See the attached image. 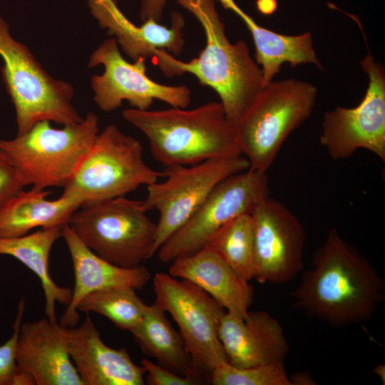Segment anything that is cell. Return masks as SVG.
Segmentation results:
<instances>
[{
	"instance_id": "6da1fadb",
	"label": "cell",
	"mask_w": 385,
	"mask_h": 385,
	"mask_svg": "<svg viewBox=\"0 0 385 385\" xmlns=\"http://www.w3.org/2000/svg\"><path fill=\"white\" fill-rule=\"evenodd\" d=\"M307 317L335 328L370 320L385 299V282L370 261L330 229L312 267L292 292Z\"/></svg>"
},
{
	"instance_id": "7a4b0ae2",
	"label": "cell",
	"mask_w": 385,
	"mask_h": 385,
	"mask_svg": "<svg viewBox=\"0 0 385 385\" xmlns=\"http://www.w3.org/2000/svg\"><path fill=\"white\" fill-rule=\"evenodd\" d=\"M200 23L205 46L197 58L176 59L160 50L151 59L168 77L185 73L195 76L202 86L218 95L227 118L236 124L266 86L262 71L244 41L232 43L215 6V0H176Z\"/></svg>"
},
{
	"instance_id": "3957f363",
	"label": "cell",
	"mask_w": 385,
	"mask_h": 385,
	"mask_svg": "<svg viewBox=\"0 0 385 385\" xmlns=\"http://www.w3.org/2000/svg\"><path fill=\"white\" fill-rule=\"evenodd\" d=\"M123 118L147 138L152 156L165 168L242 155L235 124L220 102L192 109H125Z\"/></svg>"
},
{
	"instance_id": "277c9868",
	"label": "cell",
	"mask_w": 385,
	"mask_h": 385,
	"mask_svg": "<svg viewBox=\"0 0 385 385\" xmlns=\"http://www.w3.org/2000/svg\"><path fill=\"white\" fill-rule=\"evenodd\" d=\"M99 133L98 118L88 112L80 123L54 128L35 123L13 139H0V149L37 190L64 188L71 181Z\"/></svg>"
},
{
	"instance_id": "5b68a950",
	"label": "cell",
	"mask_w": 385,
	"mask_h": 385,
	"mask_svg": "<svg viewBox=\"0 0 385 385\" xmlns=\"http://www.w3.org/2000/svg\"><path fill=\"white\" fill-rule=\"evenodd\" d=\"M0 57L2 78L16 111L17 134L42 120L62 125L83 120L72 104V86L49 75L29 48L13 38L1 16Z\"/></svg>"
},
{
	"instance_id": "8992f818",
	"label": "cell",
	"mask_w": 385,
	"mask_h": 385,
	"mask_svg": "<svg viewBox=\"0 0 385 385\" xmlns=\"http://www.w3.org/2000/svg\"><path fill=\"white\" fill-rule=\"evenodd\" d=\"M317 89L294 78L268 82L235 125L250 168L267 172L290 133L311 115Z\"/></svg>"
},
{
	"instance_id": "52a82bcc",
	"label": "cell",
	"mask_w": 385,
	"mask_h": 385,
	"mask_svg": "<svg viewBox=\"0 0 385 385\" xmlns=\"http://www.w3.org/2000/svg\"><path fill=\"white\" fill-rule=\"evenodd\" d=\"M143 200L115 197L81 206L69 225L96 255L115 265L132 268L155 254L156 223Z\"/></svg>"
},
{
	"instance_id": "ba28073f",
	"label": "cell",
	"mask_w": 385,
	"mask_h": 385,
	"mask_svg": "<svg viewBox=\"0 0 385 385\" xmlns=\"http://www.w3.org/2000/svg\"><path fill=\"white\" fill-rule=\"evenodd\" d=\"M144 160L140 143L115 124L99 132L62 194L80 204L123 197L163 178Z\"/></svg>"
},
{
	"instance_id": "9c48e42d",
	"label": "cell",
	"mask_w": 385,
	"mask_h": 385,
	"mask_svg": "<svg viewBox=\"0 0 385 385\" xmlns=\"http://www.w3.org/2000/svg\"><path fill=\"white\" fill-rule=\"evenodd\" d=\"M153 283L155 303L177 323L195 374L209 382L213 370L227 361L218 333L226 310L188 280L157 272Z\"/></svg>"
},
{
	"instance_id": "30bf717a",
	"label": "cell",
	"mask_w": 385,
	"mask_h": 385,
	"mask_svg": "<svg viewBox=\"0 0 385 385\" xmlns=\"http://www.w3.org/2000/svg\"><path fill=\"white\" fill-rule=\"evenodd\" d=\"M248 168L250 163L242 155L165 168L164 180L147 185L143 200L148 211L155 210L159 213L155 253L195 215L222 180Z\"/></svg>"
},
{
	"instance_id": "8fae6325",
	"label": "cell",
	"mask_w": 385,
	"mask_h": 385,
	"mask_svg": "<svg viewBox=\"0 0 385 385\" xmlns=\"http://www.w3.org/2000/svg\"><path fill=\"white\" fill-rule=\"evenodd\" d=\"M267 172L248 168L222 180L195 215L158 250L168 263L207 245L212 236L235 218L250 214L269 197Z\"/></svg>"
},
{
	"instance_id": "7c38bea8",
	"label": "cell",
	"mask_w": 385,
	"mask_h": 385,
	"mask_svg": "<svg viewBox=\"0 0 385 385\" xmlns=\"http://www.w3.org/2000/svg\"><path fill=\"white\" fill-rule=\"evenodd\" d=\"M369 84L361 103L354 108L337 106L324 113L321 145L332 159L366 149L385 161V70L369 52L360 61Z\"/></svg>"
},
{
	"instance_id": "4fadbf2b",
	"label": "cell",
	"mask_w": 385,
	"mask_h": 385,
	"mask_svg": "<svg viewBox=\"0 0 385 385\" xmlns=\"http://www.w3.org/2000/svg\"><path fill=\"white\" fill-rule=\"evenodd\" d=\"M145 61H127L114 37L106 39L94 50L89 58L88 67L102 65L104 68L101 74L93 76L91 80L93 101L101 110L114 111L123 101L138 110L149 109L155 100L174 108H185L189 106V88L154 81L146 74Z\"/></svg>"
},
{
	"instance_id": "5bb4252c",
	"label": "cell",
	"mask_w": 385,
	"mask_h": 385,
	"mask_svg": "<svg viewBox=\"0 0 385 385\" xmlns=\"http://www.w3.org/2000/svg\"><path fill=\"white\" fill-rule=\"evenodd\" d=\"M253 229V279L286 283L303 268L306 240L302 224L284 204L270 196L250 213Z\"/></svg>"
},
{
	"instance_id": "9a60e30c",
	"label": "cell",
	"mask_w": 385,
	"mask_h": 385,
	"mask_svg": "<svg viewBox=\"0 0 385 385\" xmlns=\"http://www.w3.org/2000/svg\"><path fill=\"white\" fill-rule=\"evenodd\" d=\"M16 361L37 385H84L68 351L66 327L48 318L21 323Z\"/></svg>"
},
{
	"instance_id": "2e32d148",
	"label": "cell",
	"mask_w": 385,
	"mask_h": 385,
	"mask_svg": "<svg viewBox=\"0 0 385 385\" xmlns=\"http://www.w3.org/2000/svg\"><path fill=\"white\" fill-rule=\"evenodd\" d=\"M218 333L227 362L236 367L284 362L289 353L282 325L265 311H249L245 319L226 312Z\"/></svg>"
},
{
	"instance_id": "e0dca14e",
	"label": "cell",
	"mask_w": 385,
	"mask_h": 385,
	"mask_svg": "<svg viewBox=\"0 0 385 385\" xmlns=\"http://www.w3.org/2000/svg\"><path fill=\"white\" fill-rule=\"evenodd\" d=\"M67 348L84 385H143L145 369L133 363L125 348L107 346L89 317L66 327Z\"/></svg>"
},
{
	"instance_id": "ac0fdd59",
	"label": "cell",
	"mask_w": 385,
	"mask_h": 385,
	"mask_svg": "<svg viewBox=\"0 0 385 385\" xmlns=\"http://www.w3.org/2000/svg\"><path fill=\"white\" fill-rule=\"evenodd\" d=\"M88 5L100 27L106 29L125 54L134 61L152 59L160 50L178 56L183 49L185 21L180 13L172 14L170 26L153 20L136 25L125 16L114 0H88Z\"/></svg>"
},
{
	"instance_id": "d6986e66",
	"label": "cell",
	"mask_w": 385,
	"mask_h": 385,
	"mask_svg": "<svg viewBox=\"0 0 385 385\" xmlns=\"http://www.w3.org/2000/svg\"><path fill=\"white\" fill-rule=\"evenodd\" d=\"M62 237L72 260L75 277L71 301L59 322L63 327L76 326L80 318L78 305L87 294L113 287L140 289L151 278L142 265L125 268L103 259L80 240L68 223L62 227Z\"/></svg>"
},
{
	"instance_id": "ffe728a7",
	"label": "cell",
	"mask_w": 385,
	"mask_h": 385,
	"mask_svg": "<svg viewBox=\"0 0 385 385\" xmlns=\"http://www.w3.org/2000/svg\"><path fill=\"white\" fill-rule=\"evenodd\" d=\"M168 274L195 284L218 302L226 312L247 316L254 289L238 275L209 245L175 259Z\"/></svg>"
},
{
	"instance_id": "44dd1931",
	"label": "cell",
	"mask_w": 385,
	"mask_h": 385,
	"mask_svg": "<svg viewBox=\"0 0 385 385\" xmlns=\"http://www.w3.org/2000/svg\"><path fill=\"white\" fill-rule=\"evenodd\" d=\"M215 1L233 11L245 24L254 41L255 60L267 82L273 80L284 63L293 67L311 63L324 70L314 50L310 31L291 36L279 34L259 25L235 0Z\"/></svg>"
},
{
	"instance_id": "7402d4cb",
	"label": "cell",
	"mask_w": 385,
	"mask_h": 385,
	"mask_svg": "<svg viewBox=\"0 0 385 385\" xmlns=\"http://www.w3.org/2000/svg\"><path fill=\"white\" fill-rule=\"evenodd\" d=\"M50 192L31 188L22 190L0 211V237H15L34 228L63 226L80 207L77 200L62 194L55 200Z\"/></svg>"
},
{
	"instance_id": "603a6c76",
	"label": "cell",
	"mask_w": 385,
	"mask_h": 385,
	"mask_svg": "<svg viewBox=\"0 0 385 385\" xmlns=\"http://www.w3.org/2000/svg\"><path fill=\"white\" fill-rule=\"evenodd\" d=\"M62 227L40 230L15 237H0V255L13 257L39 279L45 297V313L56 322V304L68 305L72 290L56 284L50 275L49 257L55 242L62 237Z\"/></svg>"
},
{
	"instance_id": "cb8c5ba5",
	"label": "cell",
	"mask_w": 385,
	"mask_h": 385,
	"mask_svg": "<svg viewBox=\"0 0 385 385\" xmlns=\"http://www.w3.org/2000/svg\"><path fill=\"white\" fill-rule=\"evenodd\" d=\"M165 313L155 302L148 305L143 319L130 333L142 351L155 358L158 365L179 375L198 377L180 332L173 327Z\"/></svg>"
},
{
	"instance_id": "d4e9b609",
	"label": "cell",
	"mask_w": 385,
	"mask_h": 385,
	"mask_svg": "<svg viewBox=\"0 0 385 385\" xmlns=\"http://www.w3.org/2000/svg\"><path fill=\"white\" fill-rule=\"evenodd\" d=\"M238 275L253 279L254 242L250 214L240 215L217 231L207 243Z\"/></svg>"
},
{
	"instance_id": "484cf974",
	"label": "cell",
	"mask_w": 385,
	"mask_h": 385,
	"mask_svg": "<svg viewBox=\"0 0 385 385\" xmlns=\"http://www.w3.org/2000/svg\"><path fill=\"white\" fill-rule=\"evenodd\" d=\"M147 307L135 293V289L113 287L87 294L80 302L77 309L101 314L119 329L131 332L143 319Z\"/></svg>"
},
{
	"instance_id": "4316f807",
	"label": "cell",
	"mask_w": 385,
	"mask_h": 385,
	"mask_svg": "<svg viewBox=\"0 0 385 385\" xmlns=\"http://www.w3.org/2000/svg\"><path fill=\"white\" fill-rule=\"evenodd\" d=\"M209 382L213 385H291L284 362L239 368L224 361L213 370Z\"/></svg>"
},
{
	"instance_id": "83f0119b",
	"label": "cell",
	"mask_w": 385,
	"mask_h": 385,
	"mask_svg": "<svg viewBox=\"0 0 385 385\" xmlns=\"http://www.w3.org/2000/svg\"><path fill=\"white\" fill-rule=\"evenodd\" d=\"M26 302L22 297L17 307L13 332L9 339L0 345V385H14L19 371L16 361V349Z\"/></svg>"
},
{
	"instance_id": "f1b7e54d",
	"label": "cell",
	"mask_w": 385,
	"mask_h": 385,
	"mask_svg": "<svg viewBox=\"0 0 385 385\" xmlns=\"http://www.w3.org/2000/svg\"><path fill=\"white\" fill-rule=\"evenodd\" d=\"M26 186L19 170L0 149V211Z\"/></svg>"
},
{
	"instance_id": "f546056e",
	"label": "cell",
	"mask_w": 385,
	"mask_h": 385,
	"mask_svg": "<svg viewBox=\"0 0 385 385\" xmlns=\"http://www.w3.org/2000/svg\"><path fill=\"white\" fill-rule=\"evenodd\" d=\"M141 365L148 372L145 382L150 385H196L205 382L198 377L177 374L146 359H142Z\"/></svg>"
},
{
	"instance_id": "4dcf8cb0",
	"label": "cell",
	"mask_w": 385,
	"mask_h": 385,
	"mask_svg": "<svg viewBox=\"0 0 385 385\" xmlns=\"http://www.w3.org/2000/svg\"><path fill=\"white\" fill-rule=\"evenodd\" d=\"M168 0H140V17L141 21L153 20L160 22Z\"/></svg>"
},
{
	"instance_id": "1f68e13d",
	"label": "cell",
	"mask_w": 385,
	"mask_h": 385,
	"mask_svg": "<svg viewBox=\"0 0 385 385\" xmlns=\"http://www.w3.org/2000/svg\"><path fill=\"white\" fill-rule=\"evenodd\" d=\"M291 385H314L315 381L310 374L306 371L296 372L292 376H289Z\"/></svg>"
},
{
	"instance_id": "d6a6232c",
	"label": "cell",
	"mask_w": 385,
	"mask_h": 385,
	"mask_svg": "<svg viewBox=\"0 0 385 385\" xmlns=\"http://www.w3.org/2000/svg\"><path fill=\"white\" fill-rule=\"evenodd\" d=\"M256 4L258 11L265 15L273 14L277 7L276 0H257Z\"/></svg>"
},
{
	"instance_id": "836d02e7",
	"label": "cell",
	"mask_w": 385,
	"mask_h": 385,
	"mask_svg": "<svg viewBox=\"0 0 385 385\" xmlns=\"http://www.w3.org/2000/svg\"><path fill=\"white\" fill-rule=\"evenodd\" d=\"M384 366H378L377 367H376V369H374V371L375 373L379 375L381 379H382V371L384 370V369H383L382 370V367H384Z\"/></svg>"
}]
</instances>
